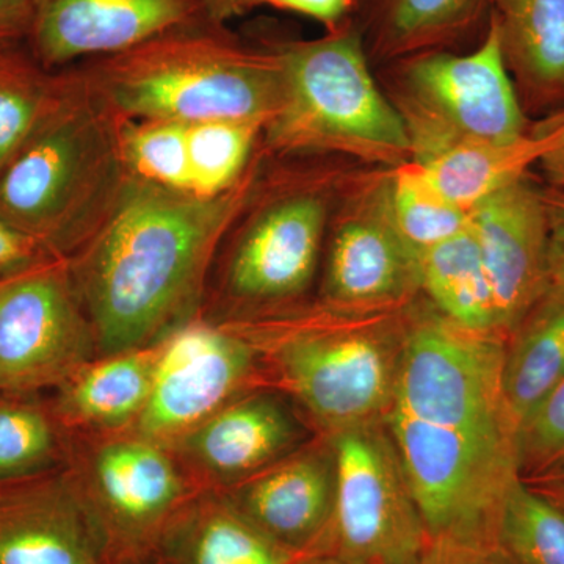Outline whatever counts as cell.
<instances>
[{"label": "cell", "mask_w": 564, "mask_h": 564, "mask_svg": "<svg viewBox=\"0 0 564 564\" xmlns=\"http://www.w3.org/2000/svg\"><path fill=\"white\" fill-rule=\"evenodd\" d=\"M265 155L261 144L242 180L210 196L129 174L101 225L66 259L98 358L154 347L198 321L212 263Z\"/></svg>", "instance_id": "6da1fadb"}, {"label": "cell", "mask_w": 564, "mask_h": 564, "mask_svg": "<svg viewBox=\"0 0 564 564\" xmlns=\"http://www.w3.org/2000/svg\"><path fill=\"white\" fill-rule=\"evenodd\" d=\"M120 124L79 70L62 69L50 107L0 172V218L68 259L128 181Z\"/></svg>", "instance_id": "7a4b0ae2"}, {"label": "cell", "mask_w": 564, "mask_h": 564, "mask_svg": "<svg viewBox=\"0 0 564 564\" xmlns=\"http://www.w3.org/2000/svg\"><path fill=\"white\" fill-rule=\"evenodd\" d=\"M74 68L121 120L250 121L265 128L282 99L276 51L250 46L218 22L165 33Z\"/></svg>", "instance_id": "3957f363"}, {"label": "cell", "mask_w": 564, "mask_h": 564, "mask_svg": "<svg viewBox=\"0 0 564 564\" xmlns=\"http://www.w3.org/2000/svg\"><path fill=\"white\" fill-rule=\"evenodd\" d=\"M415 303L389 310H278L229 321L267 351L273 372L325 436L383 422L395 403Z\"/></svg>", "instance_id": "277c9868"}, {"label": "cell", "mask_w": 564, "mask_h": 564, "mask_svg": "<svg viewBox=\"0 0 564 564\" xmlns=\"http://www.w3.org/2000/svg\"><path fill=\"white\" fill-rule=\"evenodd\" d=\"M282 68L280 109L262 131L273 158H337L395 169L413 159L402 118L373 73L356 18L315 40L269 43Z\"/></svg>", "instance_id": "5b68a950"}, {"label": "cell", "mask_w": 564, "mask_h": 564, "mask_svg": "<svg viewBox=\"0 0 564 564\" xmlns=\"http://www.w3.org/2000/svg\"><path fill=\"white\" fill-rule=\"evenodd\" d=\"M265 151V150H263ZM361 163L267 154L229 236L221 292L237 318L284 310L313 284L329 223Z\"/></svg>", "instance_id": "8992f818"}, {"label": "cell", "mask_w": 564, "mask_h": 564, "mask_svg": "<svg viewBox=\"0 0 564 564\" xmlns=\"http://www.w3.org/2000/svg\"><path fill=\"white\" fill-rule=\"evenodd\" d=\"M380 68L378 82L410 137L411 161L469 141L518 140L532 129L491 20L473 51L422 52Z\"/></svg>", "instance_id": "52a82bcc"}, {"label": "cell", "mask_w": 564, "mask_h": 564, "mask_svg": "<svg viewBox=\"0 0 564 564\" xmlns=\"http://www.w3.org/2000/svg\"><path fill=\"white\" fill-rule=\"evenodd\" d=\"M505 340L463 328L430 303L426 310L415 307L393 410L469 436L514 444L503 397Z\"/></svg>", "instance_id": "ba28073f"}, {"label": "cell", "mask_w": 564, "mask_h": 564, "mask_svg": "<svg viewBox=\"0 0 564 564\" xmlns=\"http://www.w3.org/2000/svg\"><path fill=\"white\" fill-rule=\"evenodd\" d=\"M336 503L323 555L347 564H417L430 536L386 422L329 434Z\"/></svg>", "instance_id": "9c48e42d"}, {"label": "cell", "mask_w": 564, "mask_h": 564, "mask_svg": "<svg viewBox=\"0 0 564 564\" xmlns=\"http://www.w3.org/2000/svg\"><path fill=\"white\" fill-rule=\"evenodd\" d=\"M432 538L496 545L514 444L481 440L391 410L384 419Z\"/></svg>", "instance_id": "30bf717a"}, {"label": "cell", "mask_w": 564, "mask_h": 564, "mask_svg": "<svg viewBox=\"0 0 564 564\" xmlns=\"http://www.w3.org/2000/svg\"><path fill=\"white\" fill-rule=\"evenodd\" d=\"M389 182L383 166L358 165L348 177L326 237L322 303L389 310L422 295L421 254L397 228Z\"/></svg>", "instance_id": "8fae6325"}, {"label": "cell", "mask_w": 564, "mask_h": 564, "mask_svg": "<svg viewBox=\"0 0 564 564\" xmlns=\"http://www.w3.org/2000/svg\"><path fill=\"white\" fill-rule=\"evenodd\" d=\"M74 473L107 564H151L166 524L202 491L169 448L131 432L109 434Z\"/></svg>", "instance_id": "7c38bea8"}, {"label": "cell", "mask_w": 564, "mask_h": 564, "mask_svg": "<svg viewBox=\"0 0 564 564\" xmlns=\"http://www.w3.org/2000/svg\"><path fill=\"white\" fill-rule=\"evenodd\" d=\"M96 358L95 334L66 259L0 280V391L61 386Z\"/></svg>", "instance_id": "4fadbf2b"}, {"label": "cell", "mask_w": 564, "mask_h": 564, "mask_svg": "<svg viewBox=\"0 0 564 564\" xmlns=\"http://www.w3.org/2000/svg\"><path fill=\"white\" fill-rule=\"evenodd\" d=\"M259 358L237 323H188L163 340L150 399L126 432L169 447L242 395Z\"/></svg>", "instance_id": "5bb4252c"}, {"label": "cell", "mask_w": 564, "mask_h": 564, "mask_svg": "<svg viewBox=\"0 0 564 564\" xmlns=\"http://www.w3.org/2000/svg\"><path fill=\"white\" fill-rule=\"evenodd\" d=\"M32 55L47 70L217 22L212 0H32Z\"/></svg>", "instance_id": "9a60e30c"}, {"label": "cell", "mask_w": 564, "mask_h": 564, "mask_svg": "<svg viewBox=\"0 0 564 564\" xmlns=\"http://www.w3.org/2000/svg\"><path fill=\"white\" fill-rule=\"evenodd\" d=\"M470 228L484 259L499 332L514 326L551 289V231L543 177L533 172L470 209Z\"/></svg>", "instance_id": "2e32d148"}, {"label": "cell", "mask_w": 564, "mask_h": 564, "mask_svg": "<svg viewBox=\"0 0 564 564\" xmlns=\"http://www.w3.org/2000/svg\"><path fill=\"white\" fill-rule=\"evenodd\" d=\"M304 430L276 393H242L169 445L199 489H226L303 445Z\"/></svg>", "instance_id": "e0dca14e"}, {"label": "cell", "mask_w": 564, "mask_h": 564, "mask_svg": "<svg viewBox=\"0 0 564 564\" xmlns=\"http://www.w3.org/2000/svg\"><path fill=\"white\" fill-rule=\"evenodd\" d=\"M0 564H107L74 470L0 481Z\"/></svg>", "instance_id": "ac0fdd59"}, {"label": "cell", "mask_w": 564, "mask_h": 564, "mask_svg": "<svg viewBox=\"0 0 564 564\" xmlns=\"http://www.w3.org/2000/svg\"><path fill=\"white\" fill-rule=\"evenodd\" d=\"M252 524L303 554L323 555L336 503V459L328 437L302 445L240 484L217 489Z\"/></svg>", "instance_id": "d6986e66"}, {"label": "cell", "mask_w": 564, "mask_h": 564, "mask_svg": "<svg viewBox=\"0 0 564 564\" xmlns=\"http://www.w3.org/2000/svg\"><path fill=\"white\" fill-rule=\"evenodd\" d=\"M310 556L263 533L223 492L202 489L166 524L151 564H303Z\"/></svg>", "instance_id": "ffe728a7"}, {"label": "cell", "mask_w": 564, "mask_h": 564, "mask_svg": "<svg viewBox=\"0 0 564 564\" xmlns=\"http://www.w3.org/2000/svg\"><path fill=\"white\" fill-rule=\"evenodd\" d=\"M505 65L530 120L564 109V0H491Z\"/></svg>", "instance_id": "44dd1931"}, {"label": "cell", "mask_w": 564, "mask_h": 564, "mask_svg": "<svg viewBox=\"0 0 564 564\" xmlns=\"http://www.w3.org/2000/svg\"><path fill=\"white\" fill-rule=\"evenodd\" d=\"M491 0H359L356 21L370 62L386 65L484 39Z\"/></svg>", "instance_id": "7402d4cb"}, {"label": "cell", "mask_w": 564, "mask_h": 564, "mask_svg": "<svg viewBox=\"0 0 564 564\" xmlns=\"http://www.w3.org/2000/svg\"><path fill=\"white\" fill-rule=\"evenodd\" d=\"M162 344L93 359L58 386V415L95 433L131 429L150 399Z\"/></svg>", "instance_id": "603a6c76"}, {"label": "cell", "mask_w": 564, "mask_h": 564, "mask_svg": "<svg viewBox=\"0 0 564 564\" xmlns=\"http://www.w3.org/2000/svg\"><path fill=\"white\" fill-rule=\"evenodd\" d=\"M560 143L562 132L536 120L521 139L469 141L419 163L448 199L470 210L505 185L532 172Z\"/></svg>", "instance_id": "cb8c5ba5"}, {"label": "cell", "mask_w": 564, "mask_h": 564, "mask_svg": "<svg viewBox=\"0 0 564 564\" xmlns=\"http://www.w3.org/2000/svg\"><path fill=\"white\" fill-rule=\"evenodd\" d=\"M564 380V288L552 284L505 340L503 397L514 436Z\"/></svg>", "instance_id": "d4e9b609"}, {"label": "cell", "mask_w": 564, "mask_h": 564, "mask_svg": "<svg viewBox=\"0 0 564 564\" xmlns=\"http://www.w3.org/2000/svg\"><path fill=\"white\" fill-rule=\"evenodd\" d=\"M421 280L426 302L448 321L473 332L502 336L491 284L470 226L423 252Z\"/></svg>", "instance_id": "484cf974"}, {"label": "cell", "mask_w": 564, "mask_h": 564, "mask_svg": "<svg viewBox=\"0 0 564 564\" xmlns=\"http://www.w3.org/2000/svg\"><path fill=\"white\" fill-rule=\"evenodd\" d=\"M496 547L510 564H564V511L519 475L505 496Z\"/></svg>", "instance_id": "4316f807"}, {"label": "cell", "mask_w": 564, "mask_h": 564, "mask_svg": "<svg viewBox=\"0 0 564 564\" xmlns=\"http://www.w3.org/2000/svg\"><path fill=\"white\" fill-rule=\"evenodd\" d=\"M389 192L397 228L421 256L470 226V210L448 199L419 162L391 169Z\"/></svg>", "instance_id": "83f0119b"}, {"label": "cell", "mask_w": 564, "mask_h": 564, "mask_svg": "<svg viewBox=\"0 0 564 564\" xmlns=\"http://www.w3.org/2000/svg\"><path fill=\"white\" fill-rule=\"evenodd\" d=\"M61 84V70H47L18 46L0 50V172L31 135Z\"/></svg>", "instance_id": "f1b7e54d"}, {"label": "cell", "mask_w": 564, "mask_h": 564, "mask_svg": "<svg viewBox=\"0 0 564 564\" xmlns=\"http://www.w3.org/2000/svg\"><path fill=\"white\" fill-rule=\"evenodd\" d=\"M263 124L204 121L187 126L192 192L218 195L242 180L261 147Z\"/></svg>", "instance_id": "f546056e"}, {"label": "cell", "mask_w": 564, "mask_h": 564, "mask_svg": "<svg viewBox=\"0 0 564 564\" xmlns=\"http://www.w3.org/2000/svg\"><path fill=\"white\" fill-rule=\"evenodd\" d=\"M120 141L129 174L162 187L192 192L187 124L121 120Z\"/></svg>", "instance_id": "4dcf8cb0"}, {"label": "cell", "mask_w": 564, "mask_h": 564, "mask_svg": "<svg viewBox=\"0 0 564 564\" xmlns=\"http://www.w3.org/2000/svg\"><path fill=\"white\" fill-rule=\"evenodd\" d=\"M61 437L50 415L31 403L0 402V481L55 470Z\"/></svg>", "instance_id": "1f68e13d"}, {"label": "cell", "mask_w": 564, "mask_h": 564, "mask_svg": "<svg viewBox=\"0 0 564 564\" xmlns=\"http://www.w3.org/2000/svg\"><path fill=\"white\" fill-rule=\"evenodd\" d=\"M516 463L522 478L554 473L564 462V380L545 397L514 436Z\"/></svg>", "instance_id": "d6a6232c"}, {"label": "cell", "mask_w": 564, "mask_h": 564, "mask_svg": "<svg viewBox=\"0 0 564 564\" xmlns=\"http://www.w3.org/2000/svg\"><path fill=\"white\" fill-rule=\"evenodd\" d=\"M52 258L57 256L51 254L43 245L0 218V280L24 272Z\"/></svg>", "instance_id": "836d02e7"}, {"label": "cell", "mask_w": 564, "mask_h": 564, "mask_svg": "<svg viewBox=\"0 0 564 564\" xmlns=\"http://www.w3.org/2000/svg\"><path fill=\"white\" fill-rule=\"evenodd\" d=\"M417 564H510L496 545L432 538Z\"/></svg>", "instance_id": "e575fe53"}, {"label": "cell", "mask_w": 564, "mask_h": 564, "mask_svg": "<svg viewBox=\"0 0 564 564\" xmlns=\"http://www.w3.org/2000/svg\"><path fill=\"white\" fill-rule=\"evenodd\" d=\"M359 0H272L274 9L303 14L321 22L325 31H334L356 18Z\"/></svg>", "instance_id": "d590c367"}, {"label": "cell", "mask_w": 564, "mask_h": 564, "mask_svg": "<svg viewBox=\"0 0 564 564\" xmlns=\"http://www.w3.org/2000/svg\"><path fill=\"white\" fill-rule=\"evenodd\" d=\"M544 203L551 231L552 284L564 288V191L544 182Z\"/></svg>", "instance_id": "8d00e7d4"}, {"label": "cell", "mask_w": 564, "mask_h": 564, "mask_svg": "<svg viewBox=\"0 0 564 564\" xmlns=\"http://www.w3.org/2000/svg\"><path fill=\"white\" fill-rule=\"evenodd\" d=\"M32 0H0V46H17L31 35Z\"/></svg>", "instance_id": "74e56055"}, {"label": "cell", "mask_w": 564, "mask_h": 564, "mask_svg": "<svg viewBox=\"0 0 564 564\" xmlns=\"http://www.w3.org/2000/svg\"><path fill=\"white\" fill-rule=\"evenodd\" d=\"M541 121L562 132V143L541 159L538 169L543 173L541 177H543L545 184L564 191V109L556 111L551 117L543 118Z\"/></svg>", "instance_id": "f35d334b"}, {"label": "cell", "mask_w": 564, "mask_h": 564, "mask_svg": "<svg viewBox=\"0 0 564 564\" xmlns=\"http://www.w3.org/2000/svg\"><path fill=\"white\" fill-rule=\"evenodd\" d=\"M272 0H214V20L225 24L229 18L242 14L245 11H250L254 7L270 6Z\"/></svg>", "instance_id": "ab89813d"}, {"label": "cell", "mask_w": 564, "mask_h": 564, "mask_svg": "<svg viewBox=\"0 0 564 564\" xmlns=\"http://www.w3.org/2000/svg\"><path fill=\"white\" fill-rule=\"evenodd\" d=\"M541 481H545V485H547V489H544V491L541 489V492L551 497L564 511V470L545 475V477L541 478Z\"/></svg>", "instance_id": "60d3db41"}, {"label": "cell", "mask_w": 564, "mask_h": 564, "mask_svg": "<svg viewBox=\"0 0 564 564\" xmlns=\"http://www.w3.org/2000/svg\"><path fill=\"white\" fill-rule=\"evenodd\" d=\"M303 564H347L340 562V560L333 558V556L328 555H313L306 560Z\"/></svg>", "instance_id": "b9f144b4"}, {"label": "cell", "mask_w": 564, "mask_h": 564, "mask_svg": "<svg viewBox=\"0 0 564 564\" xmlns=\"http://www.w3.org/2000/svg\"><path fill=\"white\" fill-rule=\"evenodd\" d=\"M558 470H564V462H563L562 466L556 467V469L554 470V473H558ZM554 473H551V474H554ZM547 475H549V474H547ZM544 477H545V475H544Z\"/></svg>", "instance_id": "7bdbcfd3"}, {"label": "cell", "mask_w": 564, "mask_h": 564, "mask_svg": "<svg viewBox=\"0 0 564 564\" xmlns=\"http://www.w3.org/2000/svg\"><path fill=\"white\" fill-rule=\"evenodd\" d=\"M17 46H18V44H17ZM2 47H7V46H0V50H2Z\"/></svg>", "instance_id": "ee69618b"}, {"label": "cell", "mask_w": 564, "mask_h": 564, "mask_svg": "<svg viewBox=\"0 0 564 564\" xmlns=\"http://www.w3.org/2000/svg\"><path fill=\"white\" fill-rule=\"evenodd\" d=\"M212 3H214V0H212Z\"/></svg>", "instance_id": "f6af8a7d"}]
</instances>
